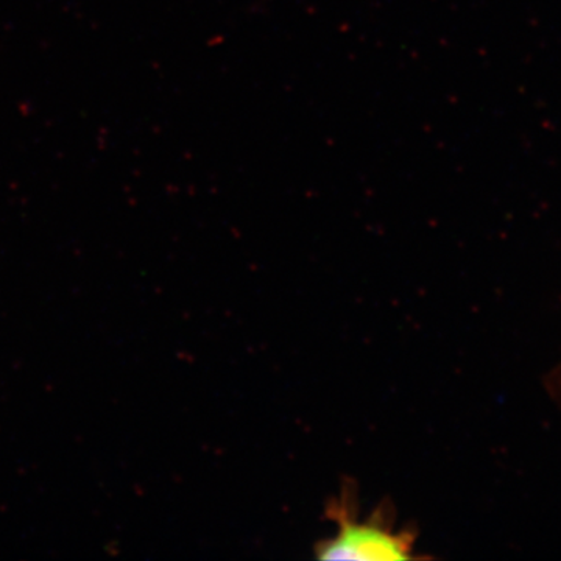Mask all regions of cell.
<instances>
[{
  "mask_svg": "<svg viewBox=\"0 0 561 561\" xmlns=\"http://www.w3.org/2000/svg\"><path fill=\"white\" fill-rule=\"evenodd\" d=\"M389 511L373 513L370 518L354 515L353 497L343 491L339 501L332 502L328 515L337 526L334 538L316 546L321 560L401 561L421 559L415 556V534L397 530L389 518Z\"/></svg>",
  "mask_w": 561,
  "mask_h": 561,
  "instance_id": "cell-1",
  "label": "cell"
}]
</instances>
